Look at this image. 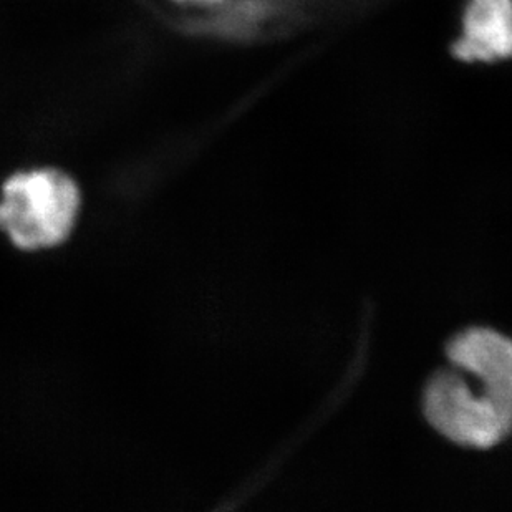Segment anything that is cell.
I'll list each match as a JSON object with an SVG mask.
<instances>
[{"mask_svg": "<svg viewBox=\"0 0 512 512\" xmlns=\"http://www.w3.org/2000/svg\"><path fill=\"white\" fill-rule=\"evenodd\" d=\"M80 196L67 174L57 170L15 174L0 199V231L22 251L62 244L77 221Z\"/></svg>", "mask_w": 512, "mask_h": 512, "instance_id": "cell-1", "label": "cell"}, {"mask_svg": "<svg viewBox=\"0 0 512 512\" xmlns=\"http://www.w3.org/2000/svg\"><path fill=\"white\" fill-rule=\"evenodd\" d=\"M426 420L446 440L463 448L488 450L512 430V411L499 405L455 367L443 368L426 383Z\"/></svg>", "mask_w": 512, "mask_h": 512, "instance_id": "cell-2", "label": "cell"}, {"mask_svg": "<svg viewBox=\"0 0 512 512\" xmlns=\"http://www.w3.org/2000/svg\"><path fill=\"white\" fill-rule=\"evenodd\" d=\"M446 357L491 400L512 411V339L498 330L474 327L448 342Z\"/></svg>", "mask_w": 512, "mask_h": 512, "instance_id": "cell-3", "label": "cell"}, {"mask_svg": "<svg viewBox=\"0 0 512 512\" xmlns=\"http://www.w3.org/2000/svg\"><path fill=\"white\" fill-rule=\"evenodd\" d=\"M451 50L463 62L512 58V0H468L463 32Z\"/></svg>", "mask_w": 512, "mask_h": 512, "instance_id": "cell-4", "label": "cell"}, {"mask_svg": "<svg viewBox=\"0 0 512 512\" xmlns=\"http://www.w3.org/2000/svg\"><path fill=\"white\" fill-rule=\"evenodd\" d=\"M181 2H199V4H214V2H221V0H181Z\"/></svg>", "mask_w": 512, "mask_h": 512, "instance_id": "cell-5", "label": "cell"}]
</instances>
